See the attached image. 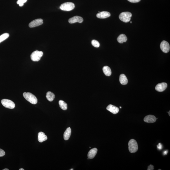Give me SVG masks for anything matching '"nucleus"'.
<instances>
[{
	"instance_id": "1",
	"label": "nucleus",
	"mask_w": 170,
	"mask_h": 170,
	"mask_svg": "<svg viewBox=\"0 0 170 170\" xmlns=\"http://www.w3.org/2000/svg\"><path fill=\"white\" fill-rule=\"evenodd\" d=\"M23 97L27 101L33 104L37 103L38 100L36 97L32 94L29 92H24L23 94Z\"/></svg>"
},
{
	"instance_id": "2",
	"label": "nucleus",
	"mask_w": 170,
	"mask_h": 170,
	"mask_svg": "<svg viewBox=\"0 0 170 170\" xmlns=\"http://www.w3.org/2000/svg\"><path fill=\"white\" fill-rule=\"evenodd\" d=\"M129 149L130 153H134L138 151V145L137 142L134 139L130 140L128 143Z\"/></svg>"
},
{
	"instance_id": "3",
	"label": "nucleus",
	"mask_w": 170,
	"mask_h": 170,
	"mask_svg": "<svg viewBox=\"0 0 170 170\" xmlns=\"http://www.w3.org/2000/svg\"><path fill=\"white\" fill-rule=\"evenodd\" d=\"M60 8L61 10L64 11H70L74 9L75 5L72 2H66L61 4Z\"/></svg>"
},
{
	"instance_id": "4",
	"label": "nucleus",
	"mask_w": 170,
	"mask_h": 170,
	"mask_svg": "<svg viewBox=\"0 0 170 170\" xmlns=\"http://www.w3.org/2000/svg\"><path fill=\"white\" fill-rule=\"evenodd\" d=\"M132 14L129 12H125L121 13L119 15V18L121 21L125 22H128L130 21Z\"/></svg>"
},
{
	"instance_id": "5",
	"label": "nucleus",
	"mask_w": 170,
	"mask_h": 170,
	"mask_svg": "<svg viewBox=\"0 0 170 170\" xmlns=\"http://www.w3.org/2000/svg\"><path fill=\"white\" fill-rule=\"evenodd\" d=\"M43 55V53L42 52L38 51H34L31 55V59L34 61H39L40 60Z\"/></svg>"
},
{
	"instance_id": "6",
	"label": "nucleus",
	"mask_w": 170,
	"mask_h": 170,
	"mask_svg": "<svg viewBox=\"0 0 170 170\" xmlns=\"http://www.w3.org/2000/svg\"><path fill=\"white\" fill-rule=\"evenodd\" d=\"M1 103L3 106L8 109H12L15 107V103L10 100L3 99L1 101Z\"/></svg>"
},
{
	"instance_id": "7",
	"label": "nucleus",
	"mask_w": 170,
	"mask_h": 170,
	"mask_svg": "<svg viewBox=\"0 0 170 170\" xmlns=\"http://www.w3.org/2000/svg\"><path fill=\"white\" fill-rule=\"evenodd\" d=\"M160 47L161 50L165 53H167L170 51V46L169 44L167 42L163 41L160 44Z\"/></svg>"
},
{
	"instance_id": "8",
	"label": "nucleus",
	"mask_w": 170,
	"mask_h": 170,
	"mask_svg": "<svg viewBox=\"0 0 170 170\" xmlns=\"http://www.w3.org/2000/svg\"><path fill=\"white\" fill-rule=\"evenodd\" d=\"M43 20L41 19H36L30 22L29 24L30 28H33L38 27L43 24Z\"/></svg>"
},
{
	"instance_id": "9",
	"label": "nucleus",
	"mask_w": 170,
	"mask_h": 170,
	"mask_svg": "<svg viewBox=\"0 0 170 170\" xmlns=\"http://www.w3.org/2000/svg\"><path fill=\"white\" fill-rule=\"evenodd\" d=\"M83 21L84 20L82 17L80 16H76L69 19L68 22L69 23L71 24L76 23V22L81 23L83 22Z\"/></svg>"
},
{
	"instance_id": "10",
	"label": "nucleus",
	"mask_w": 170,
	"mask_h": 170,
	"mask_svg": "<svg viewBox=\"0 0 170 170\" xmlns=\"http://www.w3.org/2000/svg\"><path fill=\"white\" fill-rule=\"evenodd\" d=\"M167 84L166 83L163 82L158 84L156 86L155 89L158 92H161L165 91L167 88Z\"/></svg>"
},
{
	"instance_id": "11",
	"label": "nucleus",
	"mask_w": 170,
	"mask_h": 170,
	"mask_svg": "<svg viewBox=\"0 0 170 170\" xmlns=\"http://www.w3.org/2000/svg\"><path fill=\"white\" fill-rule=\"evenodd\" d=\"M156 120L157 118L155 116L151 115H147L144 119V122L148 123H154Z\"/></svg>"
},
{
	"instance_id": "12",
	"label": "nucleus",
	"mask_w": 170,
	"mask_h": 170,
	"mask_svg": "<svg viewBox=\"0 0 170 170\" xmlns=\"http://www.w3.org/2000/svg\"><path fill=\"white\" fill-rule=\"evenodd\" d=\"M107 109L113 114H117L119 111V109L118 108L111 104L109 105L107 107Z\"/></svg>"
},
{
	"instance_id": "13",
	"label": "nucleus",
	"mask_w": 170,
	"mask_h": 170,
	"mask_svg": "<svg viewBox=\"0 0 170 170\" xmlns=\"http://www.w3.org/2000/svg\"><path fill=\"white\" fill-rule=\"evenodd\" d=\"M111 14L108 11L101 12L97 14V16L98 18L100 19H105L110 17Z\"/></svg>"
},
{
	"instance_id": "14",
	"label": "nucleus",
	"mask_w": 170,
	"mask_h": 170,
	"mask_svg": "<svg viewBox=\"0 0 170 170\" xmlns=\"http://www.w3.org/2000/svg\"><path fill=\"white\" fill-rule=\"evenodd\" d=\"M97 148H93L89 151L88 154V158L89 159H92L95 157L97 152Z\"/></svg>"
},
{
	"instance_id": "15",
	"label": "nucleus",
	"mask_w": 170,
	"mask_h": 170,
	"mask_svg": "<svg viewBox=\"0 0 170 170\" xmlns=\"http://www.w3.org/2000/svg\"><path fill=\"white\" fill-rule=\"evenodd\" d=\"M47 139V136L43 132H40L38 133V140L40 142H42Z\"/></svg>"
},
{
	"instance_id": "16",
	"label": "nucleus",
	"mask_w": 170,
	"mask_h": 170,
	"mask_svg": "<svg viewBox=\"0 0 170 170\" xmlns=\"http://www.w3.org/2000/svg\"><path fill=\"white\" fill-rule=\"evenodd\" d=\"M71 134V129L70 127L67 128L64 134V139L67 141L69 139Z\"/></svg>"
},
{
	"instance_id": "17",
	"label": "nucleus",
	"mask_w": 170,
	"mask_h": 170,
	"mask_svg": "<svg viewBox=\"0 0 170 170\" xmlns=\"http://www.w3.org/2000/svg\"><path fill=\"white\" fill-rule=\"evenodd\" d=\"M119 81L122 85H126L128 82V79L124 74H121L119 77Z\"/></svg>"
},
{
	"instance_id": "18",
	"label": "nucleus",
	"mask_w": 170,
	"mask_h": 170,
	"mask_svg": "<svg viewBox=\"0 0 170 170\" xmlns=\"http://www.w3.org/2000/svg\"><path fill=\"white\" fill-rule=\"evenodd\" d=\"M118 42L120 43H123L127 41V38L124 34H121L118 37L117 39Z\"/></svg>"
},
{
	"instance_id": "19",
	"label": "nucleus",
	"mask_w": 170,
	"mask_h": 170,
	"mask_svg": "<svg viewBox=\"0 0 170 170\" xmlns=\"http://www.w3.org/2000/svg\"><path fill=\"white\" fill-rule=\"evenodd\" d=\"M103 71L106 76H110L112 74L111 70L108 66H105L103 68Z\"/></svg>"
},
{
	"instance_id": "20",
	"label": "nucleus",
	"mask_w": 170,
	"mask_h": 170,
	"mask_svg": "<svg viewBox=\"0 0 170 170\" xmlns=\"http://www.w3.org/2000/svg\"><path fill=\"white\" fill-rule=\"evenodd\" d=\"M46 97L50 102H52L55 98V95L53 93L49 91L46 94Z\"/></svg>"
},
{
	"instance_id": "21",
	"label": "nucleus",
	"mask_w": 170,
	"mask_h": 170,
	"mask_svg": "<svg viewBox=\"0 0 170 170\" xmlns=\"http://www.w3.org/2000/svg\"><path fill=\"white\" fill-rule=\"evenodd\" d=\"M59 104L60 108L63 110H66L67 109V104L64 101L62 100L59 101Z\"/></svg>"
},
{
	"instance_id": "22",
	"label": "nucleus",
	"mask_w": 170,
	"mask_h": 170,
	"mask_svg": "<svg viewBox=\"0 0 170 170\" xmlns=\"http://www.w3.org/2000/svg\"><path fill=\"white\" fill-rule=\"evenodd\" d=\"M9 36V34L8 33H4L0 36V43L4 40H6Z\"/></svg>"
},
{
	"instance_id": "23",
	"label": "nucleus",
	"mask_w": 170,
	"mask_h": 170,
	"mask_svg": "<svg viewBox=\"0 0 170 170\" xmlns=\"http://www.w3.org/2000/svg\"><path fill=\"white\" fill-rule=\"evenodd\" d=\"M91 44L93 46L95 47L98 48L100 46L99 43L98 41L96 40H92L91 41Z\"/></svg>"
},
{
	"instance_id": "24",
	"label": "nucleus",
	"mask_w": 170,
	"mask_h": 170,
	"mask_svg": "<svg viewBox=\"0 0 170 170\" xmlns=\"http://www.w3.org/2000/svg\"><path fill=\"white\" fill-rule=\"evenodd\" d=\"M27 0H18L17 2V4H18L20 6H22L27 1Z\"/></svg>"
},
{
	"instance_id": "25",
	"label": "nucleus",
	"mask_w": 170,
	"mask_h": 170,
	"mask_svg": "<svg viewBox=\"0 0 170 170\" xmlns=\"http://www.w3.org/2000/svg\"><path fill=\"white\" fill-rule=\"evenodd\" d=\"M5 155V152L1 149H0V157H3Z\"/></svg>"
},
{
	"instance_id": "26",
	"label": "nucleus",
	"mask_w": 170,
	"mask_h": 170,
	"mask_svg": "<svg viewBox=\"0 0 170 170\" xmlns=\"http://www.w3.org/2000/svg\"><path fill=\"white\" fill-rule=\"evenodd\" d=\"M128 0L131 3H135L139 2L141 0Z\"/></svg>"
},
{
	"instance_id": "27",
	"label": "nucleus",
	"mask_w": 170,
	"mask_h": 170,
	"mask_svg": "<svg viewBox=\"0 0 170 170\" xmlns=\"http://www.w3.org/2000/svg\"><path fill=\"white\" fill-rule=\"evenodd\" d=\"M154 169V166L153 165H151L148 166L147 170H153Z\"/></svg>"
},
{
	"instance_id": "28",
	"label": "nucleus",
	"mask_w": 170,
	"mask_h": 170,
	"mask_svg": "<svg viewBox=\"0 0 170 170\" xmlns=\"http://www.w3.org/2000/svg\"><path fill=\"white\" fill-rule=\"evenodd\" d=\"M157 147L158 148V149L159 150H161L162 149V145L161 144V143H159V144L157 146Z\"/></svg>"
},
{
	"instance_id": "29",
	"label": "nucleus",
	"mask_w": 170,
	"mask_h": 170,
	"mask_svg": "<svg viewBox=\"0 0 170 170\" xmlns=\"http://www.w3.org/2000/svg\"><path fill=\"white\" fill-rule=\"evenodd\" d=\"M168 153V151H165V152H164V155H166L167 154V153Z\"/></svg>"
},
{
	"instance_id": "30",
	"label": "nucleus",
	"mask_w": 170,
	"mask_h": 170,
	"mask_svg": "<svg viewBox=\"0 0 170 170\" xmlns=\"http://www.w3.org/2000/svg\"><path fill=\"white\" fill-rule=\"evenodd\" d=\"M3 170H9L8 169H3Z\"/></svg>"
},
{
	"instance_id": "31",
	"label": "nucleus",
	"mask_w": 170,
	"mask_h": 170,
	"mask_svg": "<svg viewBox=\"0 0 170 170\" xmlns=\"http://www.w3.org/2000/svg\"><path fill=\"white\" fill-rule=\"evenodd\" d=\"M19 170H24V169H22V168L20 169Z\"/></svg>"
},
{
	"instance_id": "32",
	"label": "nucleus",
	"mask_w": 170,
	"mask_h": 170,
	"mask_svg": "<svg viewBox=\"0 0 170 170\" xmlns=\"http://www.w3.org/2000/svg\"><path fill=\"white\" fill-rule=\"evenodd\" d=\"M170 111L168 113L169 115L170 116Z\"/></svg>"
},
{
	"instance_id": "33",
	"label": "nucleus",
	"mask_w": 170,
	"mask_h": 170,
	"mask_svg": "<svg viewBox=\"0 0 170 170\" xmlns=\"http://www.w3.org/2000/svg\"><path fill=\"white\" fill-rule=\"evenodd\" d=\"M120 109H121V108H122V107H120Z\"/></svg>"
},
{
	"instance_id": "34",
	"label": "nucleus",
	"mask_w": 170,
	"mask_h": 170,
	"mask_svg": "<svg viewBox=\"0 0 170 170\" xmlns=\"http://www.w3.org/2000/svg\"><path fill=\"white\" fill-rule=\"evenodd\" d=\"M73 170V169H72L70 170Z\"/></svg>"
},
{
	"instance_id": "35",
	"label": "nucleus",
	"mask_w": 170,
	"mask_h": 170,
	"mask_svg": "<svg viewBox=\"0 0 170 170\" xmlns=\"http://www.w3.org/2000/svg\"><path fill=\"white\" fill-rule=\"evenodd\" d=\"M130 23H132V22H131H131H130Z\"/></svg>"
},
{
	"instance_id": "36",
	"label": "nucleus",
	"mask_w": 170,
	"mask_h": 170,
	"mask_svg": "<svg viewBox=\"0 0 170 170\" xmlns=\"http://www.w3.org/2000/svg\"><path fill=\"white\" fill-rule=\"evenodd\" d=\"M161 170V169H159V170Z\"/></svg>"
}]
</instances>
